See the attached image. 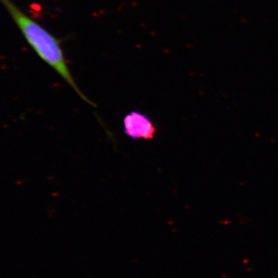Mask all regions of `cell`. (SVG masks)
<instances>
[{
    "mask_svg": "<svg viewBox=\"0 0 278 278\" xmlns=\"http://www.w3.org/2000/svg\"><path fill=\"white\" fill-rule=\"evenodd\" d=\"M124 133L132 140H151L155 137L157 128L152 120L145 113L132 111L123 118Z\"/></svg>",
    "mask_w": 278,
    "mask_h": 278,
    "instance_id": "7a4b0ae2",
    "label": "cell"
},
{
    "mask_svg": "<svg viewBox=\"0 0 278 278\" xmlns=\"http://www.w3.org/2000/svg\"><path fill=\"white\" fill-rule=\"evenodd\" d=\"M16 22L29 44L39 57L57 72L83 101L96 107L81 91L70 71L61 46V40L26 15L9 0H0Z\"/></svg>",
    "mask_w": 278,
    "mask_h": 278,
    "instance_id": "6da1fadb",
    "label": "cell"
}]
</instances>
